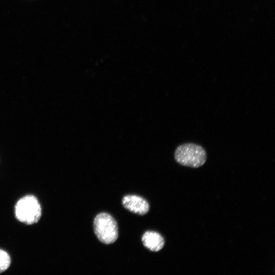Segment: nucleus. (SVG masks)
Listing matches in <instances>:
<instances>
[{"mask_svg": "<svg viewBox=\"0 0 275 275\" xmlns=\"http://www.w3.org/2000/svg\"><path fill=\"white\" fill-rule=\"evenodd\" d=\"M174 158L182 166L197 168L205 163L207 155L205 149L200 145L186 143L177 147Z\"/></svg>", "mask_w": 275, "mask_h": 275, "instance_id": "nucleus-1", "label": "nucleus"}, {"mask_svg": "<svg viewBox=\"0 0 275 275\" xmlns=\"http://www.w3.org/2000/svg\"><path fill=\"white\" fill-rule=\"evenodd\" d=\"M16 218L26 225L37 223L41 216V207L38 199L33 195H26L20 199L15 206Z\"/></svg>", "mask_w": 275, "mask_h": 275, "instance_id": "nucleus-2", "label": "nucleus"}, {"mask_svg": "<svg viewBox=\"0 0 275 275\" xmlns=\"http://www.w3.org/2000/svg\"><path fill=\"white\" fill-rule=\"evenodd\" d=\"M94 231L97 238L102 243H114L118 237V228L115 219L109 214L100 213L93 223Z\"/></svg>", "mask_w": 275, "mask_h": 275, "instance_id": "nucleus-3", "label": "nucleus"}, {"mask_svg": "<svg viewBox=\"0 0 275 275\" xmlns=\"http://www.w3.org/2000/svg\"><path fill=\"white\" fill-rule=\"evenodd\" d=\"M125 208L139 215H145L149 210V205L143 198L136 195H127L122 199Z\"/></svg>", "mask_w": 275, "mask_h": 275, "instance_id": "nucleus-4", "label": "nucleus"}, {"mask_svg": "<svg viewBox=\"0 0 275 275\" xmlns=\"http://www.w3.org/2000/svg\"><path fill=\"white\" fill-rule=\"evenodd\" d=\"M142 241L146 248L153 252L159 251L164 244L162 236L154 231L146 232L142 237Z\"/></svg>", "mask_w": 275, "mask_h": 275, "instance_id": "nucleus-5", "label": "nucleus"}, {"mask_svg": "<svg viewBox=\"0 0 275 275\" xmlns=\"http://www.w3.org/2000/svg\"><path fill=\"white\" fill-rule=\"evenodd\" d=\"M11 259L9 254L0 249V273L6 271L10 266Z\"/></svg>", "mask_w": 275, "mask_h": 275, "instance_id": "nucleus-6", "label": "nucleus"}]
</instances>
